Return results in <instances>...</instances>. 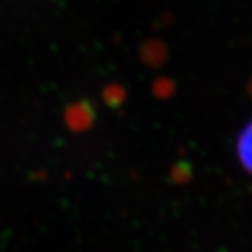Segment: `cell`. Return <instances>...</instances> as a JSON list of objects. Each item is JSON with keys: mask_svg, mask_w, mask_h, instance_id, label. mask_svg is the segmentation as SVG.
I'll return each mask as SVG.
<instances>
[{"mask_svg": "<svg viewBox=\"0 0 252 252\" xmlns=\"http://www.w3.org/2000/svg\"><path fill=\"white\" fill-rule=\"evenodd\" d=\"M91 111L86 108V105H74L72 111L67 114L69 117V124H72L74 127L80 126L84 127L87 124H90L91 121Z\"/></svg>", "mask_w": 252, "mask_h": 252, "instance_id": "2", "label": "cell"}, {"mask_svg": "<svg viewBox=\"0 0 252 252\" xmlns=\"http://www.w3.org/2000/svg\"><path fill=\"white\" fill-rule=\"evenodd\" d=\"M238 156L243 167L252 174V122L243 130L238 142Z\"/></svg>", "mask_w": 252, "mask_h": 252, "instance_id": "1", "label": "cell"}]
</instances>
